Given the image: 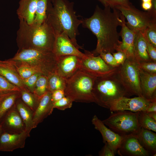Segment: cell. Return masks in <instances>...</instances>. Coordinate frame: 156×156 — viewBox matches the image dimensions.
Instances as JSON below:
<instances>
[{
    "label": "cell",
    "mask_w": 156,
    "mask_h": 156,
    "mask_svg": "<svg viewBox=\"0 0 156 156\" xmlns=\"http://www.w3.org/2000/svg\"><path fill=\"white\" fill-rule=\"evenodd\" d=\"M116 70L105 75L96 77L93 88L95 103L107 109L119 98L131 96L121 83Z\"/></svg>",
    "instance_id": "277c9868"
},
{
    "label": "cell",
    "mask_w": 156,
    "mask_h": 156,
    "mask_svg": "<svg viewBox=\"0 0 156 156\" xmlns=\"http://www.w3.org/2000/svg\"><path fill=\"white\" fill-rule=\"evenodd\" d=\"M53 52L56 57L67 55L83 57L85 55L84 53L76 47L68 37L62 34H55Z\"/></svg>",
    "instance_id": "2e32d148"
},
{
    "label": "cell",
    "mask_w": 156,
    "mask_h": 156,
    "mask_svg": "<svg viewBox=\"0 0 156 156\" xmlns=\"http://www.w3.org/2000/svg\"><path fill=\"white\" fill-rule=\"evenodd\" d=\"M138 120L141 128L156 132V121L150 117L144 111L138 112Z\"/></svg>",
    "instance_id": "f546056e"
},
{
    "label": "cell",
    "mask_w": 156,
    "mask_h": 156,
    "mask_svg": "<svg viewBox=\"0 0 156 156\" xmlns=\"http://www.w3.org/2000/svg\"><path fill=\"white\" fill-rule=\"evenodd\" d=\"M151 2L152 6V9L150 10L156 13V0H152Z\"/></svg>",
    "instance_id": "7dc6e473"
},
{
    "label": "cell",
    "mask_w": 156,
    "mask_h": 156,
    "mask_svg": "<svg viewBox=\"0 0 156 156\" xmlns=\"http://www.w3.org/2000/svg\"><path fill=\"white\" fill-rule=\"evenodd\" d=\"M155 100L156 99L149 100L139 96L131 98L124 96L114 102L109 109L111 112L124 110L133 112L145 111L150 103Z\"/></svg>",
    "instance_id": "8fae6325"
},
{
    "label": "cell",
    "mask_w": 156,
    "mask_h": 156,
    "mask_svg": "<svg viewBox=\"0 0 156 156\" xmlns=\"http://www.w3.org/2000/svg\"><path fill=\"white\" fill-rule=\"evenodd\" d=\"M143 32L149 42L156 48V22L150 25Z\"/></svg>",
    "instance_id": "836d02e7"
},
{
    "label": "cell",
    "mask_w": 156,
    "mask_h": 156,
    "mask_svg": "<svg viewBox=\"0 0 156 156\" xmlns=\"http://www.w3.org/2000/svg\"><path fill=\"white\" fill-rule=\"evenodd\" d=\"M37 0H20L16 13L19 20L25 21L28 24L34 22Z\"/></svg>",
    "instance_id": "7402d4cb"
},
{
    "label": "cell",
    "mask_w": 156,
    "mask_h": 156,
    "mask_svg": "<svg viewBox=\"0 0 156 156\" xmlns=\"http://www.w3.org/2000/svg\"><path fill=\"white\" fill-rule=\"evenodd\" d=\"M9 59L27 64L47 76L55 72L56 59L53 51L34 49L18 50Z\"/></svg>",
    "instance_id": "5b68a950"
},
{
    "label": "cell",
    "mask_w": 156,
    "mask_h": 156,
    "mask_svg": "<svg viewBox=\"0 0 156 156\" xmlns=\"http://www.w3.org/2000/svg\"><path fill=\"white\" fill-rule=\"evenodd\" d=\"M105 145L99 153L101 156H114L116 153L107 143H105Z\"/></svg>",
    "instance_id": "60d3db41"
},
{
    "label": "cell",
    "mask_w": 156,
    "mask_h": 156,
    "mask_svg": "<svg viewBox=\"0 0 156 156\" xmlns=\"http://www.w3.org/2000/svg\"><path fill=\"white\" fill-rule=\"evenodd\" d=\"M117 153L120 156H148L149 154L141 145L136 134L123 137Z\"/></svg>",
    "instance_id": "4fadbf2b"
},
{
    "label": "cell",
    "mask_w": 156,
    "mask_h": 156,
    "mask_svg": "<svg viewBox=\"0 0 156 156\" xmlns=\"http://www.w3.org/2000/svg\"><path fill=\"white\" fill-rule=\"evenodd\" d=\"M41 74L37 73L32 75L29 77L23 80V83L27 89L33 93L36 81Z\"/></svg>",
    "instance_id": "d590c367"
},
{
    "label": "cell",
    "mask_w": 156,
    "mask_h": 156,
    "mask_svg": "<svg viewBox=\"0 0 156 156\" xmlns=\"http://www.w3.org/2000/svg\"><path fill=\"white\" fill-rule=\"evenodd\" d=\"M142 6L144 10L149 11L152 9V4L151 2H143L142 4Z\"/></svg>",
    "instance_id": "f6af8a7d"
},
{
    "label": "cell",
    "mask_w": 156,
    "mask_h": 156,
    "mask_svg": "<svg viewBox=\"0 0 156 156\" xmlns=\"http://www.w3.org/2000/svg\"><path fill=\"white\" fill-rule=\"evenodd\" d=\"M20 91L1 93L0 96V120L20 98Z\"/></svg>",
    "instance_id": "484cf974"
},
{
    "label": "cell",
    "mask_w": 156,
    "mask_h": 156,
    "mask_svg": "<svg viewBox=\"0 0 156 156\" xmlns=\"http://www.w3.org/2000/svg\"><path fill=\"white\" fill-rule=\"evenodd\" d=\"M121 17L122 22L121 26L122 28L120 35L122 38V41L116 51H120L123 52L127 55V58L134 57V49L137 32L129 29L127 27L125 18L122 14Z\"/></svg>",
    "instance_id": "ac0fdd59"
},
{
    "label": "cell",
    "mask_w": 156,
    "mask_h": 156,
    "mask_svg": "<svg viewBox=\"0 0 156 156\" xmlns=\"http://www.w3.org/2000/svg\"><path fill=\"white\" fill-rule=\"evenodd\" d=\"M134 55L135 58L138 62L152 61L147 51L146 40L143 31L136 32Z\"/></svg>",
    "instance_id": "cb8c5ba5"
},
{
    "label": "cell",
    "mask_w": 156,
    "mask_h": 156,
    "mask_svg": "<svg viewBox=\"0 0 156 156\" xmlns=\"http://www.w3.org/2000/svg\"><path fill=\"white\" fill-rule=\"evenodd\" d=\"M3 131L10 133H19L25 130L24 123L15 105L0 120Z\"/></svg>",
    "instance_id": "7c38bea8"
},
{
    "label": "cell",
    "mask_w": 156,
    "mask_h": 156,
    "mask_svg": "<svg viewBox=\"0 0 156 156\" xmlns=\"http://www.w3.org/2000/svg\"><path fill=\"white\" fill-rule=\"evenodd\" d=\"M102 121L112 131L122 137L137 134L141 128L138 120V112L129 111L114 112Z\"/></svg>",
    "instance_id": "52a82bcc"
},
{
    "label": "cell",
    "mask_w": 156,
    "mask_h": 156,
    "mask_svg": "<svg viewBox=\"0 0 156 156\" xmlns=\"http://www.w3.org/2000/svg\"><path fill=\"white\" fill-rule=\"evenodd\" d=\"M53 6L48 5L46 21L53 29L55 34L68 37L78 49H83L77 43L78 27L82 20L78 18L73 5L65 0H52Z\"/></svg>",
    "instance_id": "7a4b0ae2"
},
{
    "label": "cell",
    "mask_w": 156,
    "mask_h": 156,
    "mask_svg": "<svg viewBox=\"0 0 156 156\" xmlns=\"http://www.w3.org/2000/svg\"><path fill=\"white\" fill-rule=\"evenodd\" d=\"M109 5L114 7L117 5H123L129 3L128 0H108Z\"/></svg>",
    "instance_id": "7bdbcfd3"
},
{
    "label": "cell",
    "mask_w": 156,
    "mask_h": 156,
    "mask_svg": "<svg viewBox=\"0 0 156 156\" xmlns=\"http://www.w3.org/2000/svg\"><path fill=\"white\" fill-rule=\"evenodd\" d=\"M48 91L47 77L45 75L41 74L36 81L33 93L37 97L40 98Z\"/></svg>",
    "instance_id": "1f68e13d"
},
{
    "label": "cell",
    "mask_w": 156,
    "mask_h": 156,
    "mask_svg": "<svg viewBox=\"0 0 156 156\" xmlns=\"http://www.w3.org/2000/svg\"><path fill=\"white\" fill-rule=\"evenodd\" d=\"M136 135L138 141L144 149L150 155L156 156V134L141 128Z\"/></svg>",
    "instance_id": "603a6c76"
},
{
    "label": "cell",
    "mask_w": 156,
    "mask_h": 156,
    "mask_svg": "<svg viewBox=\"0 0 156 156\" xmlns=\"http://www.w3.org/2000/svg\"><path fill=\"white\" fill-rule=\"evenodd\" d=\"M99 0L106 7L109 5L108 0Z\"/></svg>",
    "instance_id": "c3c4849f"
},
{
    "label": "cell",
    "mask_w": 156,
    "mask_h": 156,
    "mask_svg": "<svg viewBox=\"0 0 156 156\" xmlns=\"http://www.w3.org/2000/svg\"><path fill=\"white\" fill-rule=\"evenodd\" d=\"M73 101L70 98L64 96L61 99L55 103L54 104V108L59 110H64L71 108Z\"/></svg>",
    "instance_id": "e575fe53"
},
{
    "label": "cell",
    "mask_w": 156,
    "mask_h": 156,
    "mask_svg": "<svg viewBox=\"0 0 156 156\" xmlns=\"http://www.w3.org/2000/svg\"><path fill=\"white\" fill-rule=\"evenodd\" d=\"M48 90L51 92L59 89L64 90L66 79L55 73H51L47 76Z\"/></svg>",
    "instance_id": "4316f807"
},
{
    "label": "cell",
    "mask_w": 156,
    "mask_h": 156,
    "mask_svg": "<svg viewBox=\"0 0 156 156\" xmlns=\"http://www.w3.org/2000/svg\"><path fill=\"white\" fill-rule=\"evenodd\" d=\"M29 137L26 130L19 133H10L3 131L0 136V151L12 152L25 147V140Z\"/></svg>",
    "instance_id": "9a60e30c"
},
{
    "label": "cell",
    "mask_w": 156,
    "mask_h": 156,
    "mask_svg": "<svg viewBox=\"0 0 156 156\" xmlns=\"http://www.w3.org/2000/svg\"><path fill=\"white\" fill-rule=\"evenodd\" d=\"M3 131V130H2V129L1 128V127L0 125V136L2 133Z\"/></svg>",
    "instance_id": "f907efd6"
},
{
    "label": "cell",
    "mask_w": 156,
    "mask_h": 156,
    "mask_svg": "<svg viewBox=\"0 0 156 156\" xmlns=\"http://www.w3.org/2000/svg\"><path fill=\"white\" fill-rule=\"evenodd\" d=\"M92 122L94 128L101 134L103 142L107 143L116 153L119 147L123 137L108 128L96 115L93 117Z\"/></svg>",
    "instance_id": "e0dca14e"
},
{
    "label": "cell",
    "mask_w": 156,
    "mask_h": 156,
    "mask_svg": "<svg viewBox=\"0 0 156 156\" xmlns=\"http://www.w3.org/2000/svg\"><path fill=\"white\" fill-rule=\"evenodd\" d=\"M1 92H0V95H1Z\"/></svg>",
    "instance_id": "816d5d0a"
},
{
    "label": "cell",
    "mask_w": 156,
    "mask_h": 156,
    "mask_svg": "<svg viewBox=\"0 0 156 156\" xmlns=\"http://www.w3.org/2000/svg\"><path fill=\"white\" fill-rule=\"evenodd\" d=\"M64 96V91L63 90H57L52 92V100L54 103Z\"/></svg>",
    "instance_id": "b9f144b4"
},
{
    "label": "cell",
    "mask_w": 156,
    "mask_h": 156,
    "mask_svg": "<svg viewBox=\"0 0 156 156\" xmlns=\"http://www.w3.org/2000/svg\"><path fill=\"white\" fill-rule=\"evenodd\" d=\"M82 20L83 26L89 29L97 38L96 48L91 52L94 55L101 52L112 53L116 50L121 42L117 31L122 22L119 11L109 5L104 9L97 5L91 16Z\"/></svg>",
    "instance_id": "6da1fadb"
},
{
    "label": "cell",
    "mask_w": 156,
    "mask_h": 156,
    "mask_svg": "<svg viewBox=\"0 0 156 156\" xmlns=\"http://www.w3.org/2000/svg\"><path fill=\"white\" fill-rule=\"evenodd\" d=\"M138 62V67L144 71L151 73H156V62L153 61Z\"/></svg>",
    "instance_id": "8d00e7d4"
},
{
    "label": "cell",
    "mask_w": 156,
    "mask_h": 156,
    "mask_svg": "<svg viewBox=\"0 0 156 156\" xmlns=\"http://www.w3.org/2000/svg\"><path fill=\"white\" fill-rule=\"evenodd\" d=\"M19 20L16 38L18 50L34 49L53 52L55 34L46 21L40 24H28Z\"/></svg>",
    "instance_id": "3957f363"
},
{
    "label": "cell",
    "mask_w": 156,
    "mask_h": 156,
    "mask_svg": "<svg viewBox=\"0 0 156 156\" xmlns=\"http://www.w3.org/2000/svg\"><path fill=\"white\" fill-rule=\"evenodd\" d=\"M15 106L24 123L25 130L30 136L31 131L34 128V112L23 102L20 98L16 101Z\"/></svg>",
    "instance_id": "d4e9b609"
},
{
    "label": "cell",
    "mask_w": 156,
    "mask_h": 156,
    "mask_svg": "<svg viewBox=\"0 0 156 156\" xmlns=\"http://www.w3.org/2000/svg\"><path fill=\"white\" fill-rule=\"evenodd\" d=\"M152 0H142V2H151Z\"/></svg>",
    "instance_id": "681fc988"
},
{
    "label": "cell",
    "mask_w": 156,
    "mask_h": 156,
    "mask_svg": "<svg viewBox=\"0 0 156 156\" xmlns=\"http://www.w3.org/2000/svg\"><path fill=\"white\" fill-rule=\"evenodd\" d=\"M21 89L0 75V92L5 93L20 91Z\"/></svg>",
    "instance_id": "d6a6232c"
},
{
    "label": "cell",
    "mask_w": 156,
    "mask_h": 156,
    "mask_svg": "<svg viewBox=\"0 0 156 156\" xmlns=\"http://www.w3.org/2000/svg\"><path fill=\"white\" fill-rule=\"evenodd\" d=\"M116 70L121 83L131 96L143 97L138 62L134 57L127 58L122 65L117 67Z\"/></svg>",
    "instance_id": "ba28073f"
},
{
    "label": "cell",
    "mask_w": 156,
    "mask_h": 156,
    "mask_svg": "<svg viewBox=\"0 0 156 156\" xmlns=\"http://www.w3.org/2000/svg\"><path fill=\"white\" fill-rule=\"evenodd\" d=\"M126 18V24L130 29L135 32L144 31L151 24L156 22V13L151 10L141 11L132 5L130 3L114 7Z\"/></svg>",
    "instance_id": "9c48e42d"
},
{
    "label": "cell",
    "mask_w": 156,
    "mask_h": 156,
    "mask_svg": "<svg viewBox=\"0 0 156 156\" xmlns=\"http://www.w3.org/2000/svg\"><path fill=\"white\" fill-rule=\"evenodd\" d=\"M81 57L73 55L61 56L56 57L55 73L67 79L79 70Z\"/></svg>",
    "instance_id": "5bb4252c"
},
{
    "label": "cell",
    "mask_w": 156,
    "mask_h": 156,
    "mask_svg": "<svg viewBox=\"0 0 156 156\" xmlns=\"http://www.w3.org/2000/svg\"><path fill=\"white\" fill-rule=\"evenodd\" d=\"M7 60L14 66L18 75L23 80L38 73L34 68L27 64L12 61L10 59Z\"/></svg>",
    "instance_id": "f1b7e54d"
},
{
    "label": "cell",
    "mask_w": 156,
    "mask_h": 156,
    "mask_svg": "<svg viewBox=\"0 0 156 156\" xmlns=\"http://www.w3.org/2000/svg\"><path fill=\"white\" fill-rule=\"evenodd\" d=\"M144 112H156V100L152 101Z\"/></svg>",
    "instance_id": "ee69618b"
},
{
    "label": "cell",
    "mask_w": 156,
    "mask_h": 156,
    "mask_svg": "<svg viewBox=\"0 0 156 156\" xmlns=\"http://www.w3.org/2000/svg\"><path fill=\"white\" fill-rule=\"evenodd\" d=\"M145 38L146 42L147 51L148 55L152 61L156 62V48L149 42L145 36Z\"/></svg>",
    "instance_id": "ab89813d"
},
{
    "label": "cell",
    "mask_w": 156,
    "mask_h": 156,
    "mask_svg": "<svg viewBox=\"0 0 156 156\" xmlns=\"http://www.w3.org/2000/svg\"><path fill=\"white\" fill-rule=\"evenodd\" d=\"M0 75L21 90H29L14 66L7 60L4 61L0 60Z\"/></svg>",
    "instance_id": "44dd1931"
},
{
    "label": "cell",
    "mask_w": 156,
    "mask_h": 156,
    "mask_svg": "<svg viewBox=\"0 0 156 156\" xmlns=\"http://www.w3.org/2000/svg\"><path fill=\"white\" fill-rule=\"evenodd\" d=\"M20 98L34 112L38 106L40 98L29 90L26 89L21 90Z\"/></svg>",
    "instance_id": "83f0119b"
},
{
    "label": "cell",
    "mask_w": 156,
    "mask_h": 156,
    "mask_svg": "<svg viewBox=\"0 0 156 156\" xmlns=\"http://www.w3.org/2000/svg\"><path fill=\"white\" fill-rule=\"evenodd\" d=\"M151 118L156 121V112H146Z\"/></svg>",
    "instance_id": "bcb514c9"
},
{
    "label": "cell",
    "mask_w": 156,
    "mask_h": 156,
    "mask_svg": "<svg viewBox=\"0 0 156 156\" xmlns=\"http://www.w3.org/2000/svg\"><path fill=\"white\" fill-rule=\"evenodd\" d=\"M85 55L80 58L79 70L97 77L103 76L115 71L116 67L108 65L100 56L94 55L91 52L85 50Z\"/></svg>",
    "instance_id": "30bf717a"
},
{
    "label": "cell",
    "mask_w": 156,
    "mask_h": 156,
    "mask_svg": "<svg viewBox=\"0 0 156 156\" xmlns=\"http://www.w3.org/2000/svg\"><path fill=\"white\" fill-rule=\"evenodd\" d=\"M112 54L117 64L120 65H122L127 58L126 54L121 51H117Z\"/></svg>",
    "instance_id": "f35d334b"
},
{
    "label": "cell",
    "mask_w": 156,
    "mask_h": 156,
    "mask_svg": "<svg viewBox=\"0 0 156 156\" xmlns=\"http://www.w3.org/2000/svg\"><path fill=\"white\" fill-rule=\"evenodd\" d=\"M96 77L79 70L66 79L65 95L73 101L95 102L92 91Z\"/></svg>",
    "instance_id": "8992f818"
},
{
    "label": "cell",
    "mask_w": 156,
    "mask_h": 156,
    "mask_svg": "<svg viewBox=\"0 0 156 156\" xmlns=\"http://www.w3.org/2000/svg\"><path fill=\"white\" fill-rule=\"evenodd\" d=\"M47 0H37L35 18L34 23L40 24L46 20Z\"/></svg>",
    "instance_id": "4dcf8cb0"
},
{
    "label": "cell",
    "mask_w": 156,
    "mask_h": 156,
    "mask_svg": "<svg viewBox=\"0 0 156 156\" xmlns=\"http://www.w3.org/2000/svg\"><path fill=\"white\" fill-rule=\"evenodd\" d=\"M99 55L102 60L108 65L114 67H118L120 66L117 64L111 53L101 52Z\"/></svg>",
    "instance_id": "74e56055"
},
{
    "label": "cell",
    "mask_w": 156,
    "mask_h": 156,
    "mask_svg": "<svg viewBox=\"0 0 156 156\" xmlns=\"http://www.w3.org/2000/svg\"><path fill=\"white\" fill-rule=\"evenodd\" d=\"M139 71L143 97L149 100L156 99V73L146 72L139 67Z\"/></svg>",
    "instance_id": "ffe728a7"
},
{
    "label": "cell",
    "mask_w": 156,
    "mask_h": 156,
    "mask_svg": "<svg viewBox=\"0 0 156 156\" xmlns=\"http://www.w3.org/2000/svg\"><path fill=\"white\" fill-rule=\"evenodd\" d=\"M51 94L52 92L48 91L40 98L38 106L34 112V128L52 113L54 103L52 100Z\"/></svg>",
    "instance_id": "d6986e66"
}]
</instances>
